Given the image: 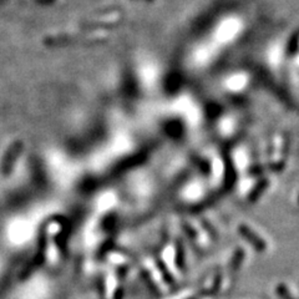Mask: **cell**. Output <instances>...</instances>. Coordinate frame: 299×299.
Instances as JSON below:
<instances>
[{
    "mask_svg": "<svg viewBox=\"0 0 299 299\" xmlns=\"http://www.w3.org/2000/svg\"><path fill=\"white\" fill-rule=\"evenodd\" d=\"M138 2H140V0H138ZM141 2H146V3H153V2H155V0H141Z\"/></svg>",
    "mask_w": 299,
    "mask_h": 299,
    "instance_id": "cell-1",
    "label": "cell"
}]
</instances>
